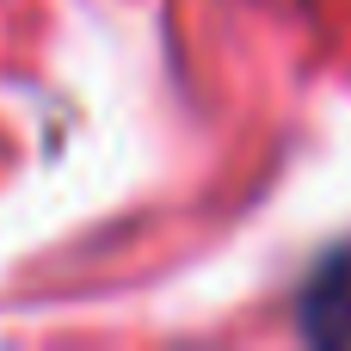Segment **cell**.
I'll use <instances>...</instances> for the list:
<instances>
[{
    "label": "cell",
    "mask_w": 351,
    "mask_h": 351,
    "mask_svg": "<svg viewBox=\"0 0 351 351\" xmlns=\"http://www.w3.org/2000/svg\"><path fill=\"white\" fill-rule=\"evenodd\" d=\"M302 333L315 346H351V247L327 253L302 284Z\"/></svg>",
    "instance_id": "1"
}]
</instances>
